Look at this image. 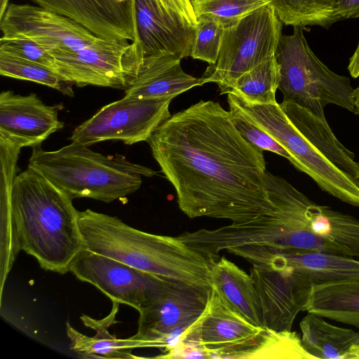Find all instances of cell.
Listing matches in <instances>:
<instances>
[{
    "label": "cell",
    "mask_w": 359,
    "mask_h": 359,
    "mask_svg": "<svg viewBox=\"0 0 359 359\" xmlns=\"http://www.w3.org/2000/svg\"><path fill=\"white\" fill-rule=\"evenodd\" d=\"M137 25L143 57L165 54L190 56L196 26L158 0H135Z\"/></svg>",
    "instance_id": "cell-19"
},
{
    "label": "cell",
    "mask_w": 359,
    "mask_h": 359,
    "mask_svg": "<svg viewBox=\"0 0 359 359\" xmlns=\"http://www.w3.org/2000/svg\"><path fill=\"white\" fill-rule=\"evenodd\" d=\"M271 4V0H192L196 16L208 15L219 20L224 26Z\"/></svg>",
    "instance_id": "cell-29"
},
{
    "label": "cell",
    "mask_w": 359,
    "mask_h": 359,
    "mask_svg": "<svg viewBox=\"0 0 359 359\" xmlns=\"http://www.w3.org/2000/svg\"><path fill=\"white\" fill-rule=\"evenodd\" d=\"M0 53L38 63L55 72V62L53 56L32 41L0 39Z\"/></svg>",
    "instance_id": "cell-32"
},
{
    "label": "cell",
    "mask_w": 359,
    "mask_h": 359,
    "mask_svg": "<svg viewBox=\"0 0 359 359\" xmlns=\"http://www.w3.org/2000/svg\"><path fill=\"white\" fill-rule=\"evenodd\" d=\"M337 0H271L274 11L285 25L329 28L338 22Z\"/></svg>",
    "instance_id": "cell-26"
},
{
    "label": "cell",
    "mask_w": 359,
    "mask_h": 359,
    "mask_svg": "<svg viewBox=\"0 0 359 359\" xmlns=\"http://www.w3.org/2000/svg\"><path fill=\"white\" fill-rule=\"evenodd\" d=\"M228 103L231 122L245 140L263 151H271L291 161L290 154L273 137L249 120L233 102Z\"/></svg>",
    "instance_id": "cell-31"
},
{
    "label": "cell",
    "mask_w": 359,
    "mask_h": 359,
    "mask_svg": "<svg viewBox=\"0 0 359 359\" xmlns=\"http://www.w3.org/2000/svg\"><path fill=\"white\" fill-rule=\"evenodd\" d=\"M270 179L278 203L273 215L244 224L184 231L177 237L212 264L220 258V251L242 246L327 252L329 244L309 228L298 190L281 177L271 174Z\"/></svg>",
    "instance_id": "cell-5"
},
{
    "label": "cell",
    "mask_w": 359,
    "mask_h": 359,
    "mask_svg": "<svg viewBox=\"0 0 359 359\" xmlns=\"http://www.w3.org/2000/svg\"><path fill=\"white\" fill-rule=\"evenodd\" d=\"M335 14L338 21L359 18V0H337Z\"/></svg>",
    "instance_id": "cell-34"
},
{
    "label": "cell",
    "mask_w": 359,
    "mask_h": 359,
    "mask_svg": "<svg viewBox=\"0 0 359 359\" xmlns=\"http://www.w3.org/2000/svg\"><path fill=\"white\" fill-rule=\"evenodd\" d=\"M279 81L280 67L276 55L239 76L228 94L250 104L275 103Z\"/></svg>",
    "instance_id": "cell-27"
},
{
    "label": "cell",
    "mask_w": 359,
    "mask_h": 359,
    "mask_svg": "<svg viewBox=\"0 0 359 359\" xmlns=\"http://www.w3.org/2000/svg\"><path fill=\"white\" fill-rule=\"evenodd\" d=\"M351 359H359V345L355 346L351 351Z\"/></svg>",
    "instance_id": "cell-37"
},
{
    "label": "cell",
    "mask_w": 359,
    "mask_h": 359,
    "mask_svg": "<svg viewBox=\"0 0 359 359\" xmlns=\"http://www.w3.org/2000/svg\"><path fill=\"white\" fill-rule=\"evenodd\" d=\"M70 271L112 302L130 306L138 312L155 298L166 280L85 248L72 263Z\"/></svg>",
    "instance_id": "cell-14"
},
{
    "label": "cell",
    "mask_w": 359,
    "mask_h": 359,
    "mask_svg": "<svg viewBox=\"0 0 359 359\" xmlns=\"http://www.w3.org/2000/svg\"><path fill=\"white\" fill-rule=\"evenodd\" d=\"M147 142L189 218L244 224L276 212L263 151L242 137L219 102L201 100L171 115Z\"/></svg>",
    "instance_id": "cell-1"
},
{
    "label": "cell",
    "mask_w": 359,
    "mask_h": 359,
    "mask_svg": "<svg viewBox=\"0 0 359 359\" xmlns=\"http://www.w3.org/2000/svg\"><path fill=\"white\" fill-rule=\"evenodd\" d=\"M264 328L233 310L211 287L204 311L164 358H222L226 351L257 335Z\"/></svg>",
    "instance_id": "cell-12"
},
{
    "label": "cell",
    "mask_w": 359,
    "mask_h": 359,
    "mask_svg": "<svg viewBox=\"0 0 359 359\" xmlns=\"http://www.w3.org/2000/svg\"><path fill=\"white\" fill-rule=\"evenodd\" d=\"M118 303L113 302L110 313L102 319H95L82 315L83 325L95 331L93 337L77 331L69 322L66 323V332L70 341V349L81 358L130 359L140 358L133 354L135 348H143L140 341L132 339H118L111 334L109 328L116 323Z\"/></svg>",
    "instance_id": "cell-21"
},
{
    "label": "cell",
    "mask_w": 359,
    "mask_h": 359,
    "mask_svg": "<svg viewBox=\"0 0 359 359\" xmlns=\"http://www.w3.org/2000/svg\"><path fill=\"white\" fill-rule=\"evenodd\" d=\"M0 29V39L29 40L49 53L77 52L104 40L69 18L30 4H8Z\"/></svg>",
    "instance_id": "cell-13"
},
{
    "label": "cell",
    "mask_w": 359,
    "mask_h": 359,
    "mask_svg": "<svg viewBox=\"0 0 359 359\" xmlns=\"http://www.w3.org/2000/svg\"><path fill=\"white\" fill-rule=\"evenodd\" d=\"M299 327L302 345L314 358L351 359L352 348L359 345V332L332 325L316 313H308Z\"/></svg>",
    "instance_id": "cell-23"
},
{
    "label": "cell",
    "mask_w": 359,
    "mask_h": 359,
    "mask_svg": "<svg viewBox=\"0 0 359 359\" xmlns=\"http://www.w3.org/2000/svg\"><path fill=\"white\" fill-rule=\"evenodd\" d=\"M250 276L259 301L264 327L290 331L307 302L313 284L292 272L252 265Z\"/></svg>",
    "instance_id": "cell-16"
},
{
    "label": "cell",
    "mask_w": 359,
    "mask_h": 359,
    "mask_svg": "<svg viewBox=\"0 0 359 359\" xmlns=\"http://www.w3.org/2000/svg\"><path fill=\"white\" fill-rule=\"evenodd\" d=\"M38 6L69 18L106 40L140 43L135 0H32Z\"/></svg>",
    "instance_id": "cell-17"
},
{
    "label": "cell",
    "mask_w": 359,
    "mask_h": 359,
    "mask_svg": "<svg viewBox=\"0 0 359 359\" xmlns=\"http://www.w3.org/2000/svg\"><path fill=\"white\" fill-rule=\"evenodd\" d=\"M352 99L355 109V114L359 115V85L353 89Z\"/></svg>",
    "instance_id": "cell-36"
},
{
    "label": "cell",
    "mask_w": 359,
    "mask_h": 359,
    "mask_svg": "<svg viewBox=\"0 0 359 359\" xmlns=\"http://www.w3.org/2000/svg\"><path fill=\"white\" fill-rule=\"evenodd\" d=\"M283 23L269 4L224 28L217 61L201 76L228 94L243 74L276 56Z\"/></svg>",
    "instance_id": "cell-8"
},
{
    "label": "cell",
    "mask_w": 359,
    "mask_h": 359,
    "mask_svg": "<svg viewBox=\"0 0 359 359\" xmlns=\"http://www.w3.org/2000/svg\"><path fill=\"white\" fill-rule=\"evenodd\" d=\"M348 70L353 78L359 76V42L358 46L349 60Z\"/></svg>",
    "instance_id": "cell-35"
},
{
    "label": "cell",
    "mask_w": 359,
    "mask_h": 359,
    "mask_svg": "<svg viewBox=\"0 0 359 359\" xmlns=\"http://www.w3.org/2000/svg\"><path fill=\"white\" fill-rule=\"evenodd\" d=\"M72 198L39 172L27 168L15 177L11 210L20 251L46 271L60 274L84 248Z\"/></svg>",
    "instance_id": "cell-3"
},
{
    "label": "cell",
    "mask_w": 359,
    "mask_h": 359,
    "mask_svg": "<svg viewBox=\"0 0 359 359\" xmlns=\"http://www.w3.org/2000/svg\"><path fill=\"white\" fill-rule=\"evenodd\" d=\"M57 105H48L31 93L27 95L13 91L0 94V136L20 146H40L53 133L64 128Z\"/></svg>",
    "instance_id": "cell-18"
},
{
    "label": "cell",
    "mask_w": 359,
    "mask_h": 359,
    "mask_svg": "<svg viewBox=\"0 0 359 359\" xmlns=\"http://www.w3.org/2000/svg\"><path fill=\"white\" fill-rule=\"evenodd\" d=\"M309 229L316 236L359 257V219L309 199L305 210Z\"/></svg>",
    "instance_id": "cell-25"
},
{
    "label": "cell",
    "mask_w": 359,
    "mask_h": 359,
    "mask_svg": "<svg viewBox=\"0 0 359 359\" xmlns=\"http://www.w3.org/2000/svg\"><path fill=\"white\" fill-rule=\"evenodd\" d=\"M175 97L137 98L126 97L102 107L72 132V142L87 147L105 140L126 144L148 141L171 115L169 105Z\"/></svg>",
    "instance_id": "cell-11"
},
{
    "label": "cell",
    "mask_w": 359,
    "mask_h": 359,
    "mask_svg": "<svg viewBox=\"0 0 359 359\" xmlns=\"http://www.w3.org/2000/svg\"><path fill=\"white\" fill-rule=\"evenodd\" d=\"M227 252L252 265L294 273L313 285L359 279V260L351 257L267 246L236 247Z\"/></svg>",
    "instance_id": "cell-15"
},
{
    "label": "cell",
    "mask_w": 359,
    "mask_h": 359,
    "mask_svg": "<svg viewBox=\"0 0 359 359\" xmlns=\"http://www.w3.org/2000/svg\"><path fill=\"white\" fill-rule=\"evenodd\" d=\"M303 311L359 327V279L313 285Z\"/></svg>",
    "instance_id": "cell-24"
},
{
    "label": "cell",
    "mask_w": 359,
    "mask_h": 359,
    "mask_svg": "<svg viewBox=\"0 0 359 359\" xmlns=\"http://www.w3.org/2000/svg\"><path fill=\"white\" fill-rule=\"evenodd\" d=\"M182 59L165 54L143 57L136 76L125 90V96L137 98L176 97L204 84L201 78L187 74Z\"/></svg>",
    "instance_id": "cell-20"
},
{
    "label": "cell",
    "mask_w": 359,
    "mask_h": 359,
    "mask_svg": "<svg viewBox=\"0 0 359 359\" xmlns=\"http://www.w3.org/2000/svg\"><path fill=\"white\" fill-rule=\"evenodd\" d=\"M55 73L79 87L95 86L126 90L137 75L143 55L140 43L106 40L80 50L50 53Z\"/></svg>",
    "instance_id": "cell-10"
},
{
    "label": "cell",
    "mask_w": 359,
    "mask_h": 359,
    "mask_svg": "<svg viewBox=\"0 0 359 359\" xmlns=\"http://www.w3.org/2000/svg\"><path fill=\"white\" fill-rule=\"evenodd\" d=\"M192 0H189V1L191 2Z\"/></svg>",
    "instance_id": "cell-41"
},
{
    "label": "cell",
    "mask_w": 359,
    "mask_h": 359,
    "mask_svg": "<svg viewBox=\"0 0 359 359\" xmlns=\"http://www.w3.org/2000/svg\"><path fill=\"white\" fill-rule=\"evenodd\" d=\"M227 101L273 137L291 156L292 165L322 190L359 206V163L334 135L326 118L290 102L250 104L231 93Z\"/></svg>",
    "instance_id": "cell-2"
},
{
    "label": "cell",
    "mask_w": 359,
    "mask_h": 359,
    "mask_svg": "<svg viewBox=\"0 0 359 359\" xmlns=\"http://www.w3.org/2000/svg\"><path fill=\"white\" fill-rule=\"evenodd\" d=\"M280 67L278 89L283 102L304 107L320 118L324 108L335 104L355 114L353 88L348 77L337 74L311 50L304 27H294L290 35L282 34L276 50Z\"/></svg>",
    "instance_id": "cell-7"
},
{
    "label": "cell",
    "mask_w": 359,
    "mask_h": 359,
    "mask_svg": "<svg viewBox=\"0 0 359 359\" xmlns=\"http://www.w3.org/2000/svg\"><path fill=\"white\" fill-rule=\"evenodd\" d=\"M185 1L191 4V2L189 1V0H185Z\"/></svg>",
    "instance_id": "cell-39"
},
{
    "label": "cell",
    "mask_w": 359,
    "mask_h": 359,
    "mask_svg": "<svg viewBox=\"0 0 359 359\" xmlns=\"http://www.w3.org/2000/svg\"><path fill=\"white\" fill-rule=\"evenodd\" d=\"M116 1H119V2H124V1H128V0H116Z\"/></svg>",
    "instance_id": "cell-38"
},
{
    "label": "cell",
    "mask_w": 359,
    "mask_h": 359,
    "mask_svg": "<svg viewBox=\"0 0 359 359\" xmlns=\"http://www.w3.org/2000/svg\"><path fill=\"white\" fill-rule=\"evenodd\" d=\"M168 10L180 14L193 25H196L197 18L192 6L185 0H158Z\"/></svg>",
    "instance_id": "cell-33"
},
{
    "label": "cell",
    "mask_w": 359,
    "mask_h": 359,
    "mask_svg": "<svg viewBox=\"0 0 359 359\" xmlns=\"http://www.w3.org/2000/svg\"><path fill=\"white\" fill-rule=\"evenodd\" d=\"M0 74L4 76L40 83L72 97L70 82L65 81L49 68L22 58L0 53Z\"/></svg>",
    "instance_id": "cell-28"
},
{
    "label": "cell",
    "mask_w": 359,
    "mask_h": 359,
    "mask_svg": "<svg viewBox=\"0 0 359 359\" xmlns=\"http://www.w3.org/2000/svg\"><path fill=\"white\" fill-rule=\"evenodd\" d=\"M210 285L233 310L252 324L264 327L262 309L250 274L222 256L211 265Z\"/></svg>",
    "instance_id": "cell-22"
},
{
    "label": "cell",
    "mask_w": 359,
    "mask_h": 359,
    "mask_svg": "<svg viewBox=\"0 0 359 359\" xmlns=\"http://www.w3.org/2000/svg\"><path fill=\"white\" fill-rule=\"evenodd\" d=\"M85 249L163 279L211 287L212 264L177 236L147 233L90 209L78 212Z\"/></svg>",
    "instance_id": "cell-4"
},
{
    "label": "cell",
    "mask_w": 359,
    "mask_h": 359,
    "mask_svg": "<svg viewBox=\"0 0 359 359\" xmlns=\"http://www.w3.org/2000/svg\"><path fill=\"white\" fill-rule=\"evenodd\" d=\"M27 168L41 174L72 199L90 198L105 203L135 193L142 177L156 174L124 156H104L74 142L55 151L33 147Z\"/></svg>",
    "instance_id": "cell-6"
},
{
    "label": "cell",
    "mask_w": 359,
    "mask_h": 359,
    "mask_svg": "<svg viewBox=\"0 0 359 359\" xmlns=\"http://www.w3.org/2000/svg\"><path fill=\"white\" fill-rule=\"evenodd\" d=\"M196 18V34L190 56L209 65L215 64L219 55L224 26L219 20L208 15Z\"/></svg>",
    "instance_id": "cell-30"
},
{
    "label": "cell",
    "mask_w": 359,
    "mask_h": 359,
    "mask_svg": "<svg viewBox=\"0 0 359 359\" xmlns=\"http://www.w3.org/2000/svg\"><path fill=\"white\" fill-rule=\"evenodd\" d=\"M211 287L165 280L155 298L139 311L137 333L130 337L143 348H158L163 354L172 351L178 339L172 335L187 330L204 311Z\"/></svg>",
    "instance_id": "cell-9"
},
{
    "label": "cell",
    "mask_w": 359,
    "mask_h": 359,
    "mask_svg": "<svg viewBox=\"0 0 359 359\" xmlns=\"http://www.w3.org/2000/svg\"><path fill=\"white\" fill-rule=\"evenodd\" d=\"M358 186H359V180H358Z\"/></svg>",
    "instance_id": "cell-40"
}]
</instances>
